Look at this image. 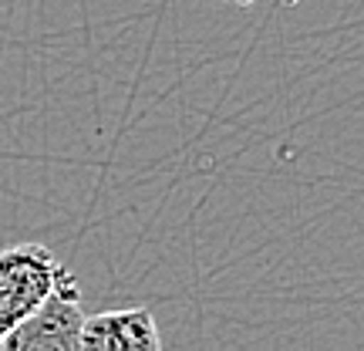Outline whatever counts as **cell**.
Instances as JSON below:
<instances>
[{"label":"cell","instance_id":"1","mask_svg":"<svg viewBox=\"0 0 364 351\" xmlns=\"http://www.w3.org/2000/svg\"><path fill=\"white\" fill-rule=\"evenodd\" d=\"M65 273L58 257L41 243L0 250V341L51 298Z\"/></svg>","mask_w":364,"mask_h":351},{"label":"cell","instance_id":"2","mask_svg":"<svg viewBox=\"0 0 364 351\" xmlns=\"http://www.w3.org/2000/svg\"><path fill=\"white\" fill-rule=\"evenodd\" d=\"M88 314L81 311L78 281L65 273L54 294L27 321L4 335L0 351H81V325Z\"/></svg>","mask_w":364,"mask_h":351},{"label":"cell","instance_id":"3","mask_svg":"<svg viewBox=\"0 0 364 351\" xmlns=\"http://www.w3.org/2000/svg\"><path fill=\"white\" fill-rule=\"evenodd\" d=\"M81 351H162V338L149 308H122L85 318Z\"/></svg>","mask_w":364,"mask_h":351},{"label":"cell","instance_id":"4","mask_svg":"<svg viewBox=\"0 0 364 351\" xmlns=\"http://www.w3.org/2000/svg\"><path fill=\"white\" fill-rule=\"evenodd\" d=\"M236 7H250V4H253V0H233Z\"/></svg>","mask_w":364,"mask_h":351}]
</instances>
